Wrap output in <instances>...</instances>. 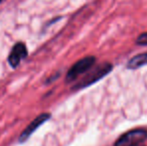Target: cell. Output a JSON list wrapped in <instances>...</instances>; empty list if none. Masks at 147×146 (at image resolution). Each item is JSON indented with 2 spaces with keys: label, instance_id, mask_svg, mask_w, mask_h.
I'll return each mask as SVG.
<instances>
[{
  "label": "cell",
  "instance_id": "obj_1",
  "mask_svg": "<svg viewBox=\"0 0 147 146\" xmlns=\"http://www.w3.org/2000/svg\"><path fill=\"white\" fill-rule=\"evenodd\" d=\"M113 70V65L110 62H102L97 65H93L86 73L83 74V77H81L73 86L71 90L78 91V90L87 88L89 86L93 85L99 80L104 78Z\"/></svg>",
  "mask_w": 147,
  "mask_h": 146
},
{
  "label": "cell",
  "instance_id": "obj_4",
  "mask_svg": "<svg viewBox=\"0 0 147 146\" xmlns=\"http://www.w3.org/2000/svg\"><path fill=\"white\" fill-rule=\"evenodd\" d=\"M50 118H51V114L48 112H44V113L39 114L38 116H37L34 120L31 121L29 124L27 125V127L22 131V133L20 134L19 138H18V142L19 143L26 142V141L29 139V137L31 136V135H32L33 133H34L35 131H36L37 129L41 126V125H43L47 120H49Z\"/></svg>",
  "mask_w": 147,
  "mask_h": 146
},
{
  "label": "cell",
  "instance_id": "obj_3",
  "mask_svg": "<svg viewBox=\"0 0 147 146\" xmlns=\"http://www.w3.org/2000/svg\"><path fill=\"white\" fill-rule=\"evenodd\" d=\"M147 139V130L136 128L122 134L114 142L113 146H137Z\"/></svg>",
  "mask_w": 147,
  "mask_h": 146
},
{
  "label": "cell",
  "instance_id": "obj_7",
  "mask_svg": "<svg viewBox=\"0 0 147 146\" xmlns=\"http://www.w3.org/2000/svg\"><path fill=\"white\" fill-rule=\"evenodd\" d=\"M136 44L141 45V46H147V32H143L137 37Z\"/></svg>",
  "mask_w": 147,
  "mask_h": 146
},
{
  "label": "cell",
  "instance_id": "obj_5",
  "mask_svg": "<svg viewBox=\"0 0 147 146\" xmlns=\"http://www.w3.org/2000/svg\"><path fill=\"white\" fill-rule=\"evenodd\" d=\"M28 56V50L23 42H17L14 44L8 55V63L12 68H16L23 59Z\"/></svg>",
  "mask_w": 147,
  "mask_h": 146
},
{
  "label": "cell",
  "instance_id": "obj_9",
  "mask_svg": "<svg viewBox=\"0 0 147 146\" xmlns=\"http://www.w3.org/2000/svg\"><path fill=\"white\" fill-rule=\"evenodd\" d=\"M2 1H3V0H0V3H1V2H2Z\"/></svg>",
  "mask_w": 147,
  "mask_h": 146
},
{
  "label": "cell",
  "instance_id": "obj_2",
  "mask_svg": "<svg viewBox=\"0 0 147 146\" xmlns=\"http://www.w3.org/2000/svg\"><path fill=\"white\" fill-rule=\"evenodd\" d=\"M95 62H96V57L92 56V55L83 57L82 59L78 60L77 62H75L66 74V83H71V82L75 81L77 78H79L81 75L87 72L89 69L95 64Z\"/></svg>",
  "mask_w": 147,
  "mask_h": 146
},
{
  "label": "cell",
  "instance_id": "obj_8",
  "mask_svg": "<svg viewBox=\"0 0 147 146\" xmlns=\"http://www.w3.org/2000/svg\"><path fill=\"white\" fill-rule=\"evenodd\" d=\"M137 146H144V145H141V144H139V145H137Z\"/></svg>",
  "mask_w": 147,
  "mask_h": 146
},
{
  "label": "cell",
  "instance_id": "obj_6",
  "mask_svg": "<svg viewBox=\"0 0 147 146\" xmlns=\"http://www.w3.org/2000/svg\"><path fill=\"white\" fill-rule=\"evenodd\" d=\"M147 65V52L145 53H139L135 55L132 58L128 60L126 63V68L130 70H135V69L141 68L143 66Z\"/></svg>",
  "mask_w": 147,
  "mask_h": 146
}]
</instances>
